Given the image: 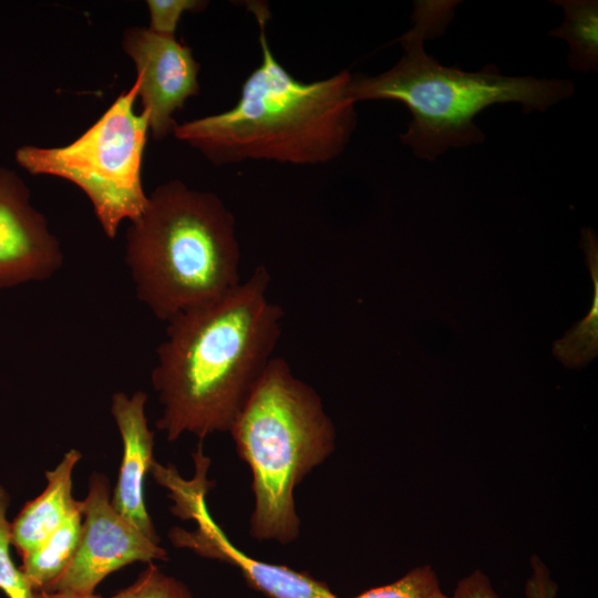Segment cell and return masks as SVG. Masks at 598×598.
Wrapping results in <instances>:
<instances>
[{
  "label": "cell",
  "instance_id": "8992f818",
  "mask_svg": "<svg viewBox=\"0 0 598 598\" xmlns=\"http://www.w3.org/2000/svg\"><path fill=\"white\" fill-rule=\"evenodd\" d=\"M138 83L122 92L81 136L58 147L21 146L18 164L32 175H51L76 185L92 204L106 237L115 238L124 220L144 210L142 159L150 130L148 114L135 113Z\"/></svg>",
  "mask_w": 598,
  "mask_h": 598
},
{
  "label": "cell",
  "instance_id": "2e32d148",
  "mask_svg": "<svg viewBox=\"0 0 598 598\" xmlns=\"http://www.w3.org/2000/svg\"><path fill=\"white\" fill-rule=\"evenodd\" d=\"M10 496L0 485V590L7 598H34L35 590L10 555L11 535L7 511Z\"/></svg>",
  "mask_w": 598,
  "mask_h": 598
},
{
  "label": "cell",
  "instance_id": "4fadbf2b",
  "mask_svg": "<svg viewBox=\"0 0 598 598\" xmlns=\"http://www.w3.org/2000/svg\"><path fill=\"white\" fill-rule=\"evenodd\" d=\"M580 245L594 285L592 302L588 315L553 344L554 355L569 369L585 367L598 353V240L591 228L581 229Z\"/></svg>",
  "mask_w": 598,
  "mask_h": 598
},
{
  "label": "cell",
  "instance_id": "603a6c76",
  "mask_svg": "<svg viewBox=\"0 0 598 598\" xmlns=\"http://www.w3.org/2000/svg\"><path fill=\"white\" fill-rule=\"evenodd\" d=\"M427 598H452V597L446 596L439 587Z\"/></svg>",
  "mask_w": 598,
  "mask_h": 598
},
{
  "label": "cell",
  "instance_id": "e0dca14e",
  "mask_svg": "<svg viewBox=\"0 0 598 598\" xmlns=\"http://www.w3.org/2000/svg\"><path fill=\"white\" fill-rule=\"evenodd\" d=\"M111 598H192V594L184 582L150 563L133 584Z\"/></svg>",
  "mask_w": 598,
  "mask_h": 598
},
{
  "label": "cell",
  "instance_id": "44dd1931",
  "mask_svg": "<svg viewBox=\"0 0 598 598\" xmlns=\"http://www.w3.org/2000/svg\"><path fill=\"white\" fill-rule=\"evenodd\" d=\"M452 598H499L489 578L480 569L463 577L456 584Z\"/></svg>",
  "mask_w": 598,
  "mask_h": 598
},
{
  "label": "cell",
  "instance_id": "d6986e66",
  "mask_svg": "<svg viewBox=\"0 0 598 598\" xmlns=\"http://www.w3.org/2000/svg\"><path fill=\"white\" fill-rule=\"evenodd\" d=\"M207 1L199 0H147L152 31L174 35L181 17L186 11L200 10Z\"/></svg>",
  "mask_w": 598,
  "mask_h": 598
},
{
  "label": "cell",
  "instance_id": "3957f363",
  "mask_svg": "<svg viewBox=\"0 0 598 598\" xmlns=\"http://www.w3.org/2000/svg\"><path fill=\"white\" fill-rule=\"evenodd\" d=\"M453 2L419 1L413 27L400 42L399 62L378 75L351 74L349 94L357 103L392 100L412 114L402 142L419 158L434 161L452 147L478 144L484 134L474 117L485 107L519 103L524 111L544 112L568 99L574 85L565 79L507 76L495 66L465 72L441 65L423 47L425 39L440 34L450 21Z\"/></svg>",
  "mask_w": 598,
  "mask_h": 598
},
{
  "label": "cell",
  "instance_id": "9c48e42d",
  "mask_svg": "<svg viewBox=\"0 0 598 598\" xmlns=\"http://www.w3.org/2000/svg\"><path fill=\"white\" fill-rule=\"evenodd\" d=\"M122 45L136 68L137 95L155 140L167 137L177 123L174 113L186 100L197 95L199 64L192 50L175 35H164L146 28H130Z\"/></svg>",
  "mask_w": 598,
  "mask_h": 598
},
{
  "label": "cell",
  "instance_id": "5bb4252c",
  "mask_svg": "<svg viewBox=\"0 0 598 598\" xmlns=\"http://www.w3.org/2000/svg\"><path fill=\"white\" fill-rule=\"evenodd\" d=\"M82 528L80 509L43 543L21 556V570L34 590H43L69 567L76 551Z\"/></svg>",
  "mask_w": 598,
  "mask_h": 598
},
{
  "label": "cell",
  "instance_id": "9a60e30c",
  "mask_svg": "<svg viewBox=\"0 0 598 598\" xmlns=\"http://www.w3.org/2000/svg\"><path fill=\"white\" fill-rule=\"evenodd\" d=\"M564 10L563 23L548 35L564 39L569 45L568 65L580 72L597 71L598 2L596 0L554 1Z\"/></svg>",
  "mask_w": 598,
  "mask_h": 598
},
{
  "label": "cell",
  "instance_id": "ffe728a7",
  "mask_svg": "<svg viewBox=\"0 0 598 598\" xmlns=\"http://www.w3.org/2000/svg\"><path fill=\"white\" fill-rule=\"evenodd\" d=\"M529 565L530 573L525 582L526 598H556L558 586L542 558L530 556Z\"/></svg>",
  "mask_w": 598,
  "mask_h": 598
},
{
  "label": "cell",
  "instance_id": "7a4b0ae2",
  "mask_svg": "<svg viewBox=\"0 0 598 598\" xmlns=\"http://www.w3.org/2000/svg\"><path fill=\"white\" fill-rule=\"evenodd\" d=\"M259 24L261 62L244 82L236 105L225 112L177 124L173 134L215 165L245 161L317 165L337 158L357 124L349 94L351 73L301 82L270 50L269 10L251 4Z\"/></svg>",
  "mask_w": 598,
  "mask_h": 598
},
{
  "label": "cell",
  "instance_id": "ac0fdd59",
  "mask_svg": "<svg viewBox=\"0 0 598 598\" xmlns=\"http://www.w3.org/2000/svg\"><path fill=\"white\" fill-rule=\"evenodd\" d=\"M439 587L434 569L424 565L412 568L391 584L369 589L353 598H427Z\"/></svg>",
  "mask_w": 598,
  "mask_h": 598
},
{
  "label": "cell",
  "instance_id": "8fae6325",
  "mask_svg": "<svg viewBox=\"0 0 598 598\" xmlns=\"http://www.w3.org/2000/svg\"><path fill=\"white\" fill-rule=\"evenodd\" d=\"M147 394L116 392L111 398V414L118 430L123 454L111 495L114 509L152 542L159 536L146 508L144 486L154 458L155 432L150 429L145 405Z\"/></svg>",
  "mask_w": 598,
  "mask_h": 598
},
{
  "label": "cell",
  "instance_id": "52a82bcc",
  "mask_svg": "<svg viewBox=\"0 0 598 598\" xmlns=\"http://www.w3.org/2000/svg\"><path fill=\"white\" fill-rule=\"evenodd\" d=\"M209 464L204 458L196 460L195 476L189 481L183 480L175 467L161 475L159 484L169 489V497L174 502L172 513L183 519H194L197 524L192 532L173 528L169 532L171 542L203 557L234 566L250 587L268 598H337L326 582L311 575L258 560L230 542L206 506V495L213 487V483L206 478Z\"/></svg>",
  "mask_w": 598,
  "mask_h": 598
},
{
  "label": "cell",
  "instance_id": "6da1fadb",
  "mask_svg": "<svg viewBox=\"0 0 598 598\" xmlns=\"http://www.w3.org/2000/svg\"><path fill=\"white\" fill-rule=\"evenodd\" d=\"M270 280L258 265L223 298L166 322L151 381L162 405L156 427L168 442L229 432L282 334Z\"/></svg>",
  "mask_w": 598,
  "mask_h": 598
},
{
  "label": "cell",
  "instance_id": "5b68a950",
  "mask_svg": "<svg viewBox=\"0 0 598 598\" xmlns=\"http://www.w3.org/2000/svg\"><path fill=\"white\" fill-rule=\"evenodd\" d=\"M228 433L251 472V536L295 542L300 534L295 488L336 447V429L321 398L285 358L274 357Z\"/></svg>",
  "mask_w": 598,
  "mask_h": 598
},
{
  "label": "cell",
  "instance_id": "277c9868",
  "mask_svg": "<svg viewBox=\"0 0 598 598\" xmlns=\"http://www.w3.org/2000/svg\"><path fill=\"white\" fill-rule=\"evenodd\" d=\"M125 239L136 297L162 321L212 303L241 282L235 217L212 192L176 179L159 185Z\"/></svg>",
  "mask_w": 598,
  "mask_h": 598
},
{
  "label": "cell",
  "instance_id": "7c38bea8",
  "mask_svg": "<svg viewBox=\"0 0 598 598\" xmlns=\"http://www.w3.org/2000/svg\"><path fill=\"white\" fill-rule=\"evenodd\" d=\"M81 457L72 448L53 470L45 471L44 491L28 502L10 523L11 545L20 556L43 543L79 509V501L72 495V475Z\"/></svg>",
  "mask_w": 598,
  "mask_h": 598
},
{
  "label": "cell",
  "instance_id": "ba28073f",
  "mask_svg": "<svg viewBox=\"0 0 598 598\" xmlns=\"http://www.w3.org/2000/svg\"><path fill=\"white\" fill-rule=\"evenodd\" d=\"M82 528L74 557L45 591L93 595L110 574L136 561L167 560V551L122 517L112 506L104 474L93 473L87 495L79 501Z\"/></svg>",
  "mask_w": 598,
  "mask_h": 598
},
{
  "label": "cell",
  "instance_id": "7402d4cb",
  "mask_svg": "<svg viewBox=\"0 0 598 598\" xmlns=\"http://www.w3.org/2000/svg\"><path fill=\"white\" fill-rule=\"evenodd\" d=\"M34 598H103L95 594L93 595H71L62 592H49L45 590H35Z\"/></svg>",
  "mask_w": 598,
  "mask_h": 598
},
{
  "label": "cell",
  "instance_id": "30bf717a",
  "mask_svg": "<svg viewBox=\"0 0 598 598\" xmlns=\"http://www.w3.org/2000/svg\"><path fill=\"white\" fill-rule=\"evenodd\" d=\"M63 254L44 216L30 204V192L0 167V290L51 278Z\"/></svg>",
  "mask_w": 598,
  "mask_h": 598
}]
</instances>
